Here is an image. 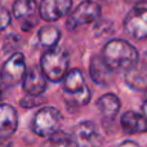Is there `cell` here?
<instances>
[{"mask_svg":"<svg viewBox=\"0 0 147 147\" xmlns=\"http://www.w3.org/2000/svg\"><path fill=\"white\" fill-rule=\"evenodd\" d=\"M63 97L69 109L83 107L89 103L92 93L86 86L83 72L79 69H72L63 79Z\"/></svg>","mask_w":147,"mask_h":147,"instance_id":"2","label":"cell"},{"mask_svg":"<svg viewBox=\"0 0 147 147\" xmlns=\"http://www.w3.org/2000/svg\"><path fill=\"white\" fill-rule=\"evenodd\" d=\"M101 16V7L93 0H84L70 13L66 21V27L70 31L83 25H88L97 21Z\"/></svg>","mask_w":147,"mask_h":147,"instance_id":"5","label":"cell"},{"mask_svg":"<svg viewBox=\"0 0 147 147\" xmlns=\"http://www.w3.org/2000/svg\"><path fill=\"white\" fill-rule=\"evenodd\" d=\"M41 96H31V94H27L26 97H23L20 101V105L25 109H32V107H38L43 103L45 99L40 98Z\"/></svg>","mask_w":147,"mask_h":147,"instance_id":"19","label":"cell"},{"mask_svg":"<svg viewBox=\"0 0 147 147\" xmlns=\"http://www.w3.org/2000/svg\"><path fill=\"white\" fill-rule=\"evenodd\" d=\"M128 3H132V4H136V5H140V4H143V3H147V0H125Z\"/></svg>","mask_w":147,"mask_h":147,"instance_id":"24","label":"cell"},{"mask_svg":"<svg viewBox=\"0 0 147 147\" xmlns=\"http://www.w3.org/2000/svg\"><path fill=\"white\" fill-rule=\"evenodd\" d=\"M69 53L63 48L54 47L52 49H48L41 56L40 69L45 75L47 80L52 83H59L69 72Z\"/></svg>","mask_w":147,"mask_h":147,"instance_id":"3","label":"cell"},{"mask_svg":"<svg viewBox=\"0 0 147 147\" xmlns=\"http://www.w3.org/2000/svg\"><path fill=\"white\" fill-rule=\"evenodd\" d=\"M12 140L9 136H1L0 134V147H12Z\"/></svg>","mask_w":147,"mask_h":147,"instance_id":"21","label":"cell"},{"mask_svg":"<svg viewBox=\"0 0 147 147\" xmlns=\"http://www.w3.org/2000/svg\"><path fill=\"white\" fill-rule=\"evenodd\" d=\"M90 79L101 86H109L114 81V70L106 63L102 56H93L89 65Z\"/></svg>","mask_w":147,"mask_h":147,"instance_id":"10","label":"cell"},{"mask_svg":"<svg viewBox=\"0 0 147 147\" xmlns=\"http://www.w3.org/2000/svg\"><path fill=\"white\" fill-rule=\"evenodd\" d=\"M127 84L133 89H138V90H142L147 86V75L143 74V71L141 70L134 69L127 71V78H125Z\"/></svg>","mask_w":147,"mask_h":147,"instance_id":"18","label":"cell"},{"mask_svg":"<svg viewBox=\"0 0 147 147\" xmlns=\"http://www.w3.org/2000/svg\"><path fill=\"white\" fill-rule=\"evenodd\" d=\"M7 90H8V86L5 85L4 83H3L1 78H0V101H1V99L5 97V93H7Z\"/></svg>","mask_w":147,"mask_h":147,"instance_id":"22","label":"cell"},{"mask_svg":"<svg viewBox=\"0 0 147 147\" xmlns=\"http://www.w3.org/2000/svg\"><path fill=\"white\" fill-rule=\"evenodd\" d=\"M117 147H140L136 142H133V141H124L123 143H120Z\"/></svg>","mask_w":147,"mask_h":147,"instance_id":"23","label":"cell"},{"mask_svg":"<svg viewBox=\"0 0 147 147\" xmlns=\"http://www.w3.org/2000/svg\"><path fill=\"white\" fill-rule=\"evenodd\" d=\"M142 110L147 115V92H146V96H145V101H143V105H142Z\"/></svg>","mask_w":147,"mask_h":147,"instance_id":"25","label":"cell"},{"mask_svg":"<svg viewBox=\"0 0 147 147\" xmlns=\"http://www.w3.org/2000/svg\"><path fill=\"white\" fill-rule=\"evenodd\" d=\"M72 137L78 147H101L103 145V137L92 121L79 123L74 128Z\"/></svg>","mask_w":147,"mask_h":147,"instance_id":"8","label":"cell"},{"mask_svg":"<svg viewBox=\"0 0 147 147\" xmlns=\"http://www.w3.org/2000/svg\"><path fill=\"white\" fill-rule=\"evenodd\" d=\"M121 128L128 134H138L147 132V117L136 111H127L121 116Z\"/></svg>","mask_w":147,"mask_h":147,"instance_id":"13","label":"cell"},{"mask_svg":"<svg viewBox=\"0 0 147 147\" xmlns=\"http://www.w3.org/2000/svg\"><path fill=\"white\" fill-rule=\"evenodd\" d=\"M102 58L114 71H129L137 66L140 54L129 41L112 39L102 49Z\"/></svg>","mask_w":147,"mask_h":147,"instance_id":"1","label":"cell"},{"mask_svg":"<svg viewBox=\"0 0 147 147\" xmlns=\"http://www.w3.org/2000/svg\"><path fill=\"white\" fill-rule=\"evenodd\" d=\"M25 74H26L25 56L21 52H16L3 65L1 71H0V78H1L3 83L8 88H12V86L17 85L21 80H23Z\"/></svg>","mask_w":147,"mask_h":147,"instance_id":"6","label":"cell"},{"mask_svg":"<svg viewBox=\"0 0 147 147\" xmlns=\"http://www.w3.org/2000/svg\"><path fill=\"white\" fill-rule=\"evenodd\" d=\"M36 9L38 4L35 0H16L13 3V14L17 20H28L30 16H34Z\"/></svg>","mask_w":147,"mask_h":147,"instance_id":"16","label":"cell"},{"mask_svg":"<svg viewBox=\"0 0 147 147\" xmlns=\"http://www.w3.org/2000/svg\"><path fill=\"white\" fill-rule=\"evenodd\" d=\"M10 22H12V16H10L9 10L0 5V31L7 28L10 25Z\"/></svg>","mask_w":147,"mask_h":147,"instance_id":"20","label":"cell"},{"mask_svg":"<svg viewBox=\"0 0 147 147\" xmlns=\"http://www.w3.org/2000/svg\"><path fill=\"white\" fill-rule=\"evenodd\" d=\"M18 127V115L12 105L0 103V134L12 136Z\"/></svg>","mask_w":147,"mask_h":147,"instance_id":"12","label":"cell"},{"mask_svg":"<svg viewBox=\"0 0 147 147\" xmlns=\"http://www.w3.org/2000/svg\"><path fill=\"white\" fill-rule=\"evenodd\" d=\"M72 0H41L39 5L40 18L45 22H56L71 10Z\"/></svg>","mask_w":147,"mask_h":147,"instance_id":"9","label":"cell"},{"mask_svg":"<svg viewBox=\"0 0 147 147\" xmlns=\"http://www.w3.org/2000/svg\"><path fill=\"white\" fill-rule=\"evenodd\" d=\"M23 90L31 96H41L47 90V78L40 67H31L23 76Z\"/></svg>","mask_w":147,"mask_h":147,"instance_id":"11","label":"cell"},{"mask_svg":"<svg viewBox=\"0 0 147 147\" xmlns=\"http://www.w3.org/2000/svg\"><path fill=\"white\" fill-rule=\"evenodd\" d=\"M125 32L133 39H147V8L134 7L124 20Z\"/></svg>","mask_w":147,"mask_h":147,"instance_id":"7","label":"cell"},{"mask_svg":"<svg viewBox=\"0 0 147 147\" xmlns=\"http://www.w3.org/2000/svg\"><path fill=\"white\" fill-rule=\"evenodd\" d=\"M61 31L59 28H57L56 26H43L40 27L38 32V38H39V43L44 47V48L52 49L54 47H57L59 39H61Z\"/></svg>","mask_w":147,"mask_h":147,"instance_id":"15","label":"cell"},{"mask_svg":"<svg viewBox=\"0 0 147 147\" xmlns=\"http://www.w3.org/2000/svg\"><path fill=\"white\" fill-rule=\"evenodd\" d=\"M62 124V114L57 107L48 106L40 109L31 121V130L36 136L49 138L59 132Z\"/></svg>","mask_w":147,"mask_h":147,"instance_id":"4","label":"cell"},{"mask_svg":"<svg viewBox=\"0 0 147 147\" xmlns=\"http://www.w3.org/2000/svg\"><path fill=\"white\" fill-rule=\"evenodd\" d=\"M43 147H78V145H76L72 136L66 134V133L59 130L54 136L49 137L48 141L43 145Z\"/></svg>","mask_w":147,"mask_h":147,"instance_id":"17","label":"cell"},{"mask_svg":"<svg viewBox=\"0 0 147 147\" xmlns=\"http://www.w3.org/2000/svg\"><path fill=\"white\" fill-rule=\"evenodd\" d=\"M97 107L103 117V121H114L120 110V101L115 94L107 93L99 97L97 101Z\"/></svg>","mask_w":147,"mask_h":147,"instance_id":"14","label":"cell"}]
</instances>
